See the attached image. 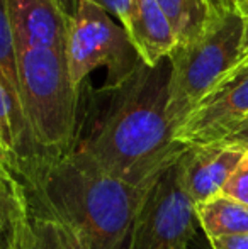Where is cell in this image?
<instances>
[{
    "label": "cell",
    "mask_w": 248,
    "mask_h": 249,
    "mask_svg": "<svg viewBox=\"0 0 248 249\" xmlns=\"http://www.w3.org/2000/svg\"><path fill=\"white\" fill-rule=\"evenodd\" d=\"M3 239H5V232L0 229V249H3Z\"/></svg>",
    "instance_id": "24"
},
{
    "label": "cell",
    "mask_w": 248,
    "mask_h": 249,
    "mask_svg": "<svg viewBox=\"0 0 248 249\" xmlns=\"http://www.w3.org/2000/svg\"><path fill=\"white\" fill-rule=\"evenodd\" d=\"M245 27V17L228 0H214L204 29L172 53L167 117L173 132L238 63Z\"/></svg>",
    "instance_id": "3"
},
{
    "label": "cell",
    "mask_w": 248,
    "mask_h": 249,
    "mask_svg": "<svg viewBox=\"0 0 248 249\" xmlns=\"http://www.w3.org/2000/svg\"><path fill=\"white\" fill-rule=\"evenodd\" d=\"M211 249H248V234L240 236H221L209 239Z\"/></svg>",
    "instance_id": "19"
},
{
    "label": "cell",
    "mask_w": 248,
    "mask_h": 249,
    "mask_svg": "<svg viewBox=\"0 0 248 249\" xmlns=\"http://www.w3.org/2000/svg\"><path fill=\"white\" fill-rule=\"evenodd\" d=\"M58 3L61 5V9L65 10V14L66 16L72 19L73 16H75V12H76V9H78V3H80V0H58Z\"/></svg>",
    "instance_id": "22"
},
{
    "label": "cell",
    "mask_w": 248,
    "mask_h": 249,
    "mask_svg": "<svg viewBox=\"0 0 248 249\" xmlns=\"http://www.w3.org/2000/svg\"><path fill=\"white\" fill-rule=\"evenodd\" d=\"M247 125L248 59L236 63L189 114L175 131V141L182 146L216 144Z\"/></svg>",
    "instance_id": "7"
},
{
    "label": "cell",
    "mask_w": 248,
    "mask_h": 249,
    "mask_svg": "<svg viewBox=\"0 0 248 249\" xmlns=\"http://www.w3.org/2000/svg\"><path fill=\"white\" fill-rule=\"evenodd\" d=\"M16 51L66 50L70 17L58 0H7Z\"/></svg>",
    "instance_id": "8"
},
{
    "label": "cell",
    "mask_w": 248,
    "mask_h": 249,
    "mask_svg": "<svg viewBox=\"0 0 248 249\" xmlns=\"http://www.w3.org/2000/svg\"><path fill=\"white\" fill-rule=\"evenodd\" d=\"M195 215L208 239L248 234V205L225 195H218L197 205Z\"/></svg>",
    "instance_id": "13"
},
{
    "label": "cell",
    "mask_w": 248,
    "mask_h": 249,
    "mask_svg": "<svg viewBox=\"0 0 248 249\" xmlns=\"http://www.w3.org/2000/svg\"><path fill=\"white\" fill-rule=\"evenodd\" d=\"M65 56L76 89H82L87 76L99 68L107 71L104 87H117L143 63L124 27L92 0H80L70 19Z\"/></svg>",
    "instance_id": "5"
},
{
    "label": "cell",
    "mask_w": 248,
    "mask_h": 249,
    "mask_svg": "<svg viewBox=\"0 0 248 249\" xmlns=\"http://www.w3.org/2000/svg\"><path fill=\"white\" fill-rule=\"evenodd\" d=\"M169 82L170 61L163 59L141 63L121 85L97 90L89 112L80 110L72 151L119 180L148 185L186 149L167 117Z\"/></svg>",
    "instance_id": "1"
},
{
    "label": "cell",
    "mask_w": 248,
    "mask_h": 249,
    "mask_svg": "<svg viewBox=\"0 0 248 249\" xmlns=\"http://www.w3.org/2000/svg\"><path fill=\"white\" fill-rule=\"evenodd\" d=\"M243 154V151L223 142L186 146L177 164L184 190L195 207L221 195L223 187Z\"/></svg>",
    "instance_id": "9"
},
{
    "label": "cell",
    "mask_w": 248,
    "mask_h": 249,
    "mask_svg": "<svg viewBox=\"0 0 248 249\" xmlns=\"http://www.w3.org/2000/svg\"><path fill=\"white\" fill-rule=\"evenodd\" d=\"M233 7H245L248 5V0H228Z\"/></svg>",
    "instance_id": "23"
},
{
    "label": "cell",
    "mask_w": 248,
    "mask_h": 249,
    "mask_svg": "<svg viewBox=\"0 0 248 249\" xmlns=\"http://www.w3.org/2000/svg\"><path fill=\"white\" fill-rule=\"evenodd\" d=\"M177 160L148 183L124 249H191L199 222Z\"/></svg>",
    "instance_id": "6"
},
{
    "label": "cell",
    "mask_w": 248,
    "mask_h": 249,
    "mask_svg": "<svg viewBox=\"0 0 248 249\" xmlns=\"http://www.w3.org/2000/svg\"><path fill=\"white\" fill-rule=\"evenodd\" d=\"M221 195L248 205V154H243L240 163L229 175L228 181L221 190Z\"/></svg>",
    "instance_id": "17"
},
{
    "label": "cell",
    "mask_w": 248,
    "mask_h": 249,
    "mask_svg": "<svg viewBox=\"0 0 248 249\" xmlns=\"http://www.w3.org/2000/svg\"><path fill=\"white\" fill-rule=\"evenodd\" d=\"M236 10H238L240 14H242L243 17H245L247 20V27H245V37H243V44H242V53H240V61H245V59H248V5L245 7H235Z\"/></svg>",
    "instance_id": "21"
},
{
    "label": "cell",
    "mask_w": 248,
    "mask_h": 249,
    "mask_svg": "<svg viewBox=\"0 0 248 249\" xmlns=\"http://www.w3.org/2000/svg\"><path fill=\"white\" fill-rule=\"evenodd\" d=\"M92 2L102 7L109 16H113L128 33L131 22V0H92Z\"/></svg>",
    "instance_id": "18"
},
{
    "label": "cell",
    "mask_w": 248,
    "mask_h": 249,
    "mask_svg": "<svg viewBox=\"0 0 248 249\" xmlns=\"http://www.w3.org/2000/svg\"><path fill=\"white\" fill-rule=\"evenodd\" d=\"M3 249H85L80 239L57 217L31 207L12 224Z\"/></svg>",
    "instance_id": "12"
},
{
    "label": "cell",
    "mask_w": 248,
    "mask_h": 249,
    "mask_svg": "<svg viewBox=\"0 0 248 249\" xmlns=\"http://www.w3.org/2000/svg\"><path fill=\"white\" fill-rule=\"evenodd\" d=\"M0 82L24 108L22 95H20L19 68H17V51L14 44L9 12H7V0H0Z\"/></svg>",
    "instance_id": "16"
},
{
    "label": "cell",
    "mask_w": 248,
    "mask_h": 249,
    "mask_svg": "<svg viewBox=\"0 0 248 249\" xmlns=\"http://www.w3.org/2000/svg\"><path fill=\"white\" fill-rule=\"evenodd\" d=\"M223 144H228V146H233V148L243 151L245 154H248V125L243 129H240L238 132L231 134L229 138H226L225 141H221Z\"/></svg>",
    "instance_id": "20"
},
{
    "label": "cell",
    "mask_w": 248,
    "mask_h": 249,
    "mask_svg": "<svg viewBox=\"0 0 248 249\" xmlns=\"http://www.w3.org/2000/svg\"><path fill=\"white\" fill-rule=\"evenodd\" d=\"M128 36L145 65L156 66L169 59L177 48V37L156 0H131Z\"/></svg>",
    "instance_id": "11"
},
{
    "label": "cell",
    "mask_w": 248,
    "mask_h": 249,
    "mask_svg": "<svg viewBox=\"0 0 248 249\" xmlns=\"http://www.w3.org/2000/svg\"><path fill=\"white\" fill-rule=\"evenodd\" d=\"M0 153L20 181L33 177L46 158L36 144L26 112L0 82Z\"/></svg>",
    "instance_id": "10"
},
{
    "label": "cell",
    "mask_w": 248,
    "mask_h": 249,
    "mask_svg": "<svg viewBox=\"0 0 248 249\" xmlns=\"http://www.w3.org/2000/svg\"><path fill=\"white\" fill-rule=\"evenodd\" d=\"M31 207L57 217L85 249H124L146 187L102 171L70 151L24 181Z\"/></svg>",
    "instance_id": "2"
},
{
    "label": "cell",
    "mask_w": 248,
    "mask_h": 249,
    "mask_svg": "<svg viewBox=\"0 0 248 249\" xmlns=\"http://www.w3.org/2000/svg\"><path fill=\"white\" fill-rule=\"evenodd\" d=\"M29 209L24 183L5 163H0V229L7 234L12 224Z\"/></svg>",
    "instance_id": "15"
},
{
    "label": "cell",
    "mask_w": 248,
    "mask_h": 249,
    "mask_svg": "<svg viewBox=\"0 0 248 249\" xmlns=\"http://www.w3.org/2000/svg\"><path fill=\"white\" fill-rule=\"evenodd\" d=\"M0 163H3V156H2V153H0Z\"/></svg>",
    "instance_id": "25"
},
{
    "label": "cell",
    "mask_w": 248,
    "mask_h": 249,
    "mask_svg": "<svg viewBox=\"0 0 248 249\" xmlns=\"http://www.w3.org/2000/svg\"><path fill=\"white\" fill-rule=\"evenodd\" d=\"M177 37V46L192 41L208 24L214 0H156Z\"/></svg>",
    "instance_id": "14"
},
{
    "label": "cell",
    "mask_w": 248,
    "mask_h": 249,
    "mask_svg": "<svg viewBox=\"0 0 248 249\" xmlns=\"http://www.w3.org/2000/svg\"><path fill=\"white\" fill-rule=\"evenodd\" d=\"M22 105L46 160L70 153L78 134L82 89L72 83L65 51H17Z\"/></svg>",
    "instance_id": "4"
}]
</instances>
